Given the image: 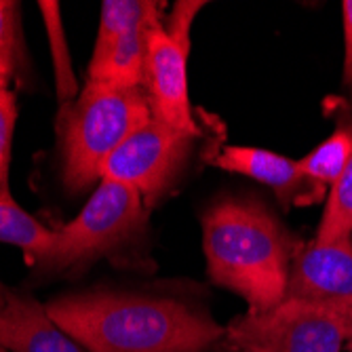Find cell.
I'll use <instances>...</instances> for the list:
<instances>
[{"label": "cell", "instance_id": "obj_1", "mask_svg": "<svg viewBox=\"0 0 352 352\" xmlns=\"http://www.w3.org/2000/svg\"><path fill=\"white\" fill-rule=\"evenodd\" d=\"M47 312L87 352H211L226 327L179 292L87 289L51 300Z\"/></svg>", "mask_w": 352, "mask_h": 352}, {"label": "cell", "instance_id": "obj_2", "mask_svg": "<svg viewBox=\"0 0 352 352\" xmlns=\"http://www.w3.org/2000/svg\"><path fill=\"white\" fill-rule=\"evenodd\" d=\"M203 251L211 283L268 310L285 300L302 241L253 197H219L201 215Z\"/></svg>", "mask_w": 352, "mask_h": 352}, {"label": "cell", "instance_id": "obj_3", "mask_svg": "<svg viewBox=\"0 0 352 352\" xmlns=\"http://www.w3.org/2000/svg\"><path fill=\"white\" fill-rule=\"evenodd\" d=\"M108 260L129 270H154L150 209L138 190L102 179L82 211L55 230L32 270L38 278H72Z\"/></svg>", "mask_w": 352, "mask_h": 352}, {"label": "cell", "instance_id": "obj_4", "mask_svg": "<svg viewBox=\"0 0 352 352\" xmlns=\"http://www.w3.org/2000/svg\"><path fill=\"white\" fill-rule=\"evenodd\" d=\"M152 116L144 87L124 89L87 80L57 114L61 182L70 195L102 182L110 154Z\"/></svg>", "mask_w": 352, "mask_h": 352}, {"label": "cell", "instance_id": "obj_5", "mask_svg": "<svg viewBox=\"0 0 352 352\" xmlns=\"http://www.w3.org/2000/svg\"><path fill=\"white\" fill-rule=\"evenodd\" d=\"M223 327L226 352H342L352 340V327L342 318L300 300L247 310Z\"/></svg>", "mask_w": 352, "mask_h": 352}, {"label": "cell", "instance_id": "obj_6", "mask_svg": "<svg viewBox=\"0 0 352 352\" xmlns=\"http://www.w3.org/2000/svg\"><path fill=\"white\" fill-rule=\"evenodd\" d=\"M205 5L201 0H179L169 15H161L152 23L144 85L152 118L195 135H203V131L190 102L188 55L192 23Z\"/></svg>", "mask_w": 352, "mask_h": 352}, {"label": "cell", "instance_id": "obj_7", "mask_svg": "<svg viewBox=\"0 0 352 352\" xmlns=\"http://www.w3.org/2000/svg\"><path fill=\"white\" fill-rule=\"evenodd\" d=\"M201 138L173 129L150 116L110 154L102 179L138 190L152 211L182 182Z\"/></svg>", "mask_w": 352, "mask_h": 352}, {"label": "cell", "instance_id": "obj_8", "mask_svg": "<svg viewBox=\"0 0 352 352\" xmlns=\"http://www.w3.org/2000/svg\"><path fill=\"white\" fill-rule=\"evenodd\" d=\"M285 300L318 306L352 327V241L302 243L292 262Z\"/></svg>", "mask_w": 352, "mask_h": 352}, {"label": "cell", "instance_id": "obj_9", "mask_svg": "<svg viewBox=\"0 0 352 352\" xmlns=\"http://www.w3.org/2000/svg\"><path fill=\"white\" fill-rule=\"evenodd\" d=\"M209 165L251 177L274 192L278 205L289 211L294 207H310L318 201H327L329 192L312 184L300 169L296 158L276 154L272 150L253 146H223L211 154Z\"/></svg>", "mask_w": 352, "mask_h": 352}, {"label": "cell", "instance_id": "obj_10", "mask_svg": "<svg viewBox=\"0 0 352 352\" xmlns=\"http://www.w3.org/2000/svg\"><path fill=\"white\" fill-rule=\"evenodd\" d=\"M0 344L9 352H87L36 298L7 289L0 306Z\"/></svg>", "mask_w": 352, "mask_h": 352}, {"label": "cell", "instance_id": "obj_11", "mask_svg": "<svg viewBox=\"0 0 352 352\" xmlns=\"http://www.w3.org/2000/svg\"><path fill=\"white\" fill-rule=\"evenodd\" d=\"M163 3H156L148 13L126 25L104 51L93 53L87 68V80L124 89L144 87L148 66V34L152 23L163 15Z\"/></svg>", "mask_w": 352, "mask_h": 352}, {"label": "cell", "instance_id": "obj_12", "mask_svg": "<svg viewBox=\"0 0 352 352\" xmlns=\"http://www.w3.org/2000/svg\"><path fill=\"white\" fill-rule=\"evenodd\" d=\"M336 129L333 133L310 150L304 158H298L302 173L316 186L325 188L342 177L352 158V106L344 100H336Z\"/></svg>", "mask_w": 352, "mask_h": 352}, {"label": "cell", "instance_id": "obj_13", "mask_svg": "<svg viewBox=\"0 0 352 352\" xmlns=\"http://www.w3.org/2000/svg\"><path fill=\"white\" fill-rule=\"evenodd\" d=\"M55 230L32 217L11 195H0V243L21 249L32 264L49 249Z\"/></svg>", "mask_w": 352, "mask_h": 352}, {"label": "cell", "instance_id": "obj_14", "mask_svg": "<svg viewBox=\"0 0 352 352\" xmlns=\"http://www.w3.org/2000/svg\"><path fill=\"white\" fill-rule=\"evenodd\" d=\"M350 236H352V158L342 177L329 190L314 239L321 243H333V241H346Z\"/></svg>", "mask_w": 352, "mask_h": 352}, {"label": "cell", "instance_id": "obj_15", "mask_svg": "<svg viewBox=\"0 0 352 352\" xmlns=\"http://www.w3.org/2000/svg\"><path fill=\"white\" fill-rule=\"evenodd\" d=\"M45 25H47V34H49V43H51V53H53V61H55V82H57V98L59 104H68L72 102L76 95L80 93L78 82L74 78L72 72V63H70V55H68V45H66V34H63V25H61V17H59V5L57 3H38Z\"/></svg>", "mask_w": 352, "mask_h": 352}, {"label": "cell", "instance_id": "obj_16", "mask_svg": "<svg viewBox=\"0 0 352 352\" xmlns=\"http://www.w3.org/2000/svg\"><path fill=\"white\" fill-rule=\"evenodd\" d=\"M17 122V100L11 91V82L0 80V195L9 192V167H11V148Z\"/></svg>", "mask_w": 352, "mask_h": 352}, {"label": "cell", "instance_id": "obj_17", "mask_svg": "<svg viewBox=\"0 0 352 352\" xmlns=\"http://www.w3.org/2000/svg\"><path fill=\"white\" fill-rule=\"evenodd\" d=\"M19 3L0 0V80L11 82L17 72L19 49Z\"/></svg>", "mask_w": 352, "mask_h": 352}, {"label": "cell", "instance_id": "obj_18", "mask_svg": "<svg viewBox=\"0 0 352 352\" xmlns=\"http://www.w3.org/2000/svg\"><path fill=\"white\" fill-rule=\"evenodd\" d=\"M344 19V89L348 93V104L352 106V0L342 3Z\"/></svg>", "mask_w": 352, "mask_h": 352}, {"label": "cell", "instance_id": "obj_19", "mask_svg": "<svg viewBox=\"0 0 352 352\" xmlns=\"http://www.w3.org/2000/svg\"><path fill=\"white\" fill-rule=\"evenodd\" d=\"M5 294H7V287H5V292H0V306H3V302H5Z\"/></svg>", "mask_w": 352, "mask_h": 352}, {"label": "cell", "instance_id": "obj_20", "mask_svg": "<svg viewBox=\"0 0 352 352\" xmlns=\"http://www.w3.org/2000/svg\"><path fill=\"white\" fill-rule=\"evenodd\" d=\"M0 352H9V350H7V348H5L3 344H0Z\"/></svg>", "mask_w": 352, "mask_h": 352}, {"label": "cell", "instance_id": "obj_21", "mask_svg": "<svg viewBox=\"0 0 352 352\" xmlns=\"http://www.w3.org/2000/svg\"><path fill=\"white\" fill-rule=\"evenodd\" d=\"M348 346H350V348H352V340H350V342H348Z\"/></svg>", "mask_w": 352, "mask_h": 352}, {"label": "cell", "instance_id": "obj_22", "mask_svg": "<svg viewBox=\"0 0 352 352\" xmlns=\"http://www.w3.org/2000/svg\"><path fill=\"white\" fill-rule=\"evenodd\" d=\"M350 352H352V348H350Z\"/></svg>", "mask_w": 352, "mask_h": 352}, {"label": "cell", "instance_id": "obj_23", "mask_svg": "<svg viewBox=\"0 0 352 352\" xmlns=\"http://www.w3.org/2000/svg\"><path fill=\"white\" fill-rule=\"evenodd\" d=\"M350 241H352V236H350Z\"/></svg>", "mask_w": 352, "mask_h": 352}]
</instances>
